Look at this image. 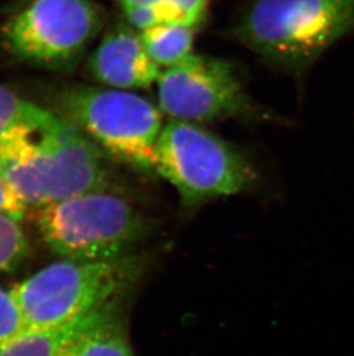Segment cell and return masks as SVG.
I'll use <instances>...</instances> for the list:
<instances>
[{"mask_svg":"<svg viewBox=\"0 0 354 356\" xmlns=\"http://www.w3.org/2000/svg\"><path fill=\"white\" fill-rule=\"evenodd\" d=\"M0 172L27 208L113 189L103 150L56 115L13 157L0 163Z\"/></svg>","mask_w":354,"mask_h":356,"instance_id":"6da1fadb","label":"cell"},{"mask_svg":"<svg viewBox=\"0 0 354 356\" xmlns=\"http://www.w3.org/2000/svg\"><path fill=\"white\" fill-rule=\"evenodd\" d=\"M144 269L137 252L104 261L64 259L14 286L10 294L27 331L56 329L124 299Z\"/></svg>","mask_w":354,"mask_h":356,"instance_id":"7a4b0ae2","label":"cell"},{"mask_svg":"<svg viewBox=\"0 0 354 356\" xmlns=\"http://www.w3.org/2000/svg\"><path fill=\"white\" fill-rule=\"evenodd\" d=\"M354 33V0H255L235 27L250 50L290 71Z\"/></svg>","mask_w":354,"mask_h":356,"instance_id":"3957f363","label":"cell"},{"mask_svg":"<svg viewBox=\"0 0 354 356\" xmlns=\"http://www.w3.org/2000/svg\"><path fill=\"white\" fill-rule=\"evenodd\" d=\"M44 241L65 259L104 261L136 254L153 222L114 191L87 193L35 209Z\"/></svg>","mask_w":354,"mask_h":356,"instance_id":"277c9868","label":"cell"},{"mask_svg":"<svg viewBox=\"0 0 354 356\" xmlns=\"http://www.w3.org/2000/svg\"><path fill=\"white\" fill-rule=\"evenodd\" d=\"M155 175L169 182L187 211L250 188L257 173L245 156L198 124L171 120L155 148Z\"/></svg>","mask_w":354,"mask_h":356,"instance_id":"5b68a950","label":"cell"},{"mask_svg":"<svg viewBox=\"0 0 354 356\" xmlns=\"http://www.w3.org/2000/svg\"><path fill=\"white\" fill-rule=\"evenodd\" d=\"M68 120L105 155L145 175L155 173L160 108L130 91L75 87L60 97Z\"/></svg>","mask_w":354,"mask_h":356,"instance_id":"8992f818","label":"cell"},{"mask_svg":"<svg viewBox=\"0 0 354 356\" xmlns=\"http://www.w3.org/2000/svg\"><path fill=\"white\" fill-rule=\"evenodd\" d=\"M101 24L91 0H33L3 26V38L21 60L60 70L82 56Z\"/></svg>","mask_w":354,"mask_h":356,"instance_id":"52a82bcc","label":"cell"},{"mask_svg":"<svg viewBox=\"0 0 354 356\" xmlns=\"http://www.w3.org/2000/svg\"><path fill=\"white\" fill-rule=\"evenodd\" d=\"M157 84L159 108L173 120L211 122L255 112L234 67L219 58L192 54Z\"/></svg>","mask_w":354,"mask_h":356,"instance_id":"ba28073f","label":"cell"},{"mask_svg":"<svg viewBox=\"0 0 354 356\" xmlns=\"http://www.w3.org/2000/svg\"><path fill=\"white\" fill-rule=\"evenodd\" d=\"M90 71L98 82L117 90L150 87L161 75L144 47L141 33L124 24L107 31L91 57Z\"/></svg>","mask_w":354,"mask_h":356,"instance_id":"9c48e42d","label":"cell"},{"mask_svg":"<svg viewBox=\"0 0 354 356\" xmlns=\"http://www.w3.org/2000/svg\"><path fill=\"white\" fill-rule=\"evenodd\" d=\"M122 303L117 300L94 314L78 337L74 356H135Z\"/></svg>","mask_w":354,"mask_h":356,"instance_id":"30bf717a","label":"cell"},{"mask_svg":"<svg viewBox=\"0 0 354 356\" xmlns=\"http://www.w3.org/2000/svg\"><path fill=\"white\" fill-rule=\"evenodd\" d=\"M97 312L56 329L27 331L0 356H74L81 332Z\"/></svg>","mask_w":354,"mask_h":356,"instance_id":"8fae6325","label":"cell"},{"mask_svg":"<svg viewBox=\"0 0 354 356\" xmlns=\"http://www.w3.org/2000/svg\"><path fill=\"white\" fill-rule=\"evenodd\" d=\"M196 28L180 24H161L142 31L149 57L159 67H174L192 54Z\"/></svg>","mask_w":354,"mask_h":356,"instance_id":"7c38bea8","label":"cell"},{"mask_svg":"<svg viewBox=\"0 0 354 356\" xmlns=\"http://www.w3.org/2000/svg\"><path fill=\"white\" fill-rule=\"evenodd\" d=\"M43 110L0 84V147L31 124Z\"/></svg>","mask_w":354,"mask_h":356,"instance_id":"4fadbf2b","label":"cell"},{"mask_svg":"<svg viewBox=\"0 0 354 356\" xmlns=\"http://www.w3.org/2000/svg\"><path fill=\"white\" fill-rule=\"evenodd\" d=\"M27 252V240L19 220L0 212V271L10 269Z\"/></svg>","mask_w":354,"mask_h":356,"instance_id":"5bb4252c","label":"cell"},{"mask_svg":"<svg viewBox=\"0 0 354 356\" xmlns=\"http://www.w3.org/2000/svg\"><path fill=\"white\" fill-rule=\"evenodd\" d=\"M24 332L27 329L15 300L10 292L0 289V353Z\"/></svg>","mask_w":354,"mask_h":356,"instance_id":"9a60e30c","label":"cell"},{"mask_svg":"<svg viewBox=\"0 0 354 356\" xmlns=\"http://www.w3.org/2000/svg\"><path fill=\"white\" fill-rule=\"evenodd\" d=\"M27 209L0 172V212L20 222L26 215Z\"/></svg>","mask_w":354,"mask_h":356,"instance_id":"2e32d148","label":"cell"},{"mask_svg":"<svg viewBox=\"0 0 354 356\" xmlns=\"http://www.w3.org/2000/svg\"><path fill=\"white\" fill-rule=\"evenodd\" d=\"M117 1H119L122 7L154 5V3H166V1L174 3V0H117Z\"/></svg>","mask_w":354,"mask_h":356,"instance_id":"e0dca14e","label":"cell"}]
</instances>
